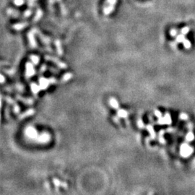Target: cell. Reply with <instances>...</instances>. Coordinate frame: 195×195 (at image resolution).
<instances>
[{"mask_svg":"<svg viewBox=\"0 0 195 195\" xmlns=\"http://www.w3.org/2000/svg\"><path fill=\"white\" fill-rule=\"evenodd\" d=\"M182 43H183L184 46L186 48H187V49H189V48H190L191 47V44L190 41H189V40L187 39H184V41Z\"/></svg>","mask_w":195,"mask_h":195,"instance_id":"obj_1","label":"cell"},{"mask_svg":"<svg viewBox=\"0 0 195 195\" xmlns=\"http://www.w3.org/2000/svg\"><path fill=\"white\" fill-rule=\"evenodd\" d=\"M189 30H190V28L189 27H184V28L181 29V34H183V35H187L188 32H189Z\"/></svg>","mask_w":195,"mask_h":195,"instance_id":"obj_2","label":"cell"},{"mask_svg":"<svg viewBox=\"0 0 195 195\" xmlns=\"http://www.w3.org/2000/svg\"><path fill=\"white\" fill-rule=\"evenodd\" d=\"M184 39H185V37H184V35H183V34H181V35H179V36H177V38H176V41L177 42H183V41H184Z\"/></svg>","mask_w":195,"mask_h":195,"instance_id":"obj_3","label":"cell"},{"mask_svg":"<svg viewBox=\"0 0 195 195\" xmlns=\"http://www.w3.org/2000/svg\"><path fill=\"white\" fill-rule=\"evenodd\" d=\"M28 135H30V137H33L34 135H36V131L35 130H34L33 129H30V130H29V132H28Z\"/></svg>","mask_w":195,"mask_h":195,"instance_id":"obj_4","label":"cell"},{"mask_svg":"<svg viewBox=\"0 0 195 195\" xmlns=\"http://www.w3.org/2000/svg\"><path fill=\"white\" fill-rule=\"evenodd\" d=\"M176 33H177V32H176V30H171V35L172 36H176Z\"/></svg>","mask_w":195,"mask_h":195,"instance_id":"obj_5","label":"cell"}]
</instances>
